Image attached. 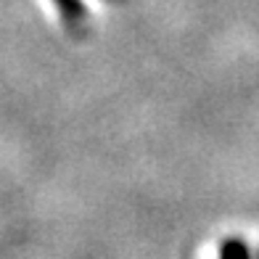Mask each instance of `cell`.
I'll use <instances>...</instances> for the list:
<instances>
[{"instance_id":"cell-2","label":"cell","mask_w":259,"mask_h":259,"mask_svg":"<svg viewBox=\"0 0 259 259\" xmlns=\"http://www.w3.org/2000/svg\"><path fill=\"white\" fill-rule=\"evenodd\" d=\"M56 6H58V11L66 16L69 24H77L79 19L85 21V8H82L79 0H56Z\"/></svg>"},{"instance_id":"cell-1","label":"cell","mask_w":259,"mask_h":259,"mask_svg":"<svg viewBox=\"0 0 259 259\" xmlns=\"http://www.w3.org/2000/svg\"><path fill=\"white\" fill-rule=\"evenodd\" d=\"M220 259H251V249L243 238H228L220 249Z\"/></svg>"}]
</instances>
